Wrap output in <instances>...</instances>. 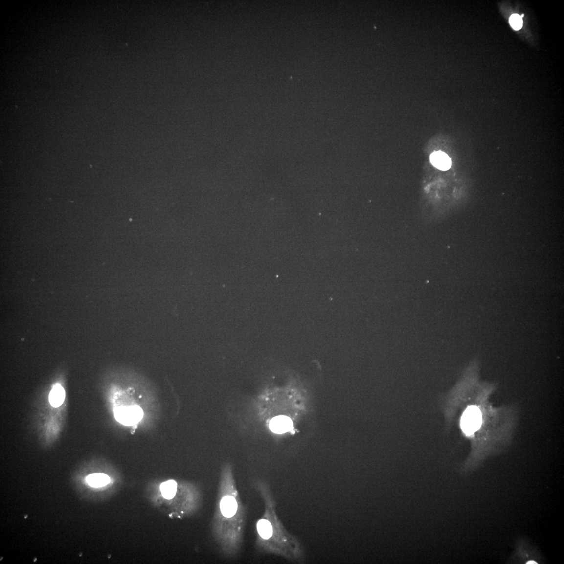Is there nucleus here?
<instances>
[{
  "instance_id": "f257e3e1",
  "label": "nucleus",
  "mask_w": 564,
  "mask_h": 564,
  "mask_svg": "<svg viewBox=\"0 0 564 564\" xmlns=\"http://www.w3.org/2000/svg\"><path fill=\"white\" fill-rule=\"evenodd\" d=\"M482 415L480 409L477 407H468L462 416L461 426L462 430L468 435L474 434L482 426Z\"/></svg>"
},
{
  "instance_id": "f03ea898",
  "label": "nucleus",
  "mask_w": 564,
  "mask_h": 564,
  "mask_svg": "<svg viewBox=\"0 0 564 564\" xmlns=\"http://www.w3.org/2000/svg\"><path fill=\"white\" fill-rule=\"evenodd\" d=\"M144 415L142 409L137 406H121L115 408V419L126 426H133L142 420Z\"/></svg>"
},
{
  "instance_id": "7ed1b4c3",
  "label": "nucleus",
  "mask_w": 564,
  "mask_h": 564,
  "mask_svg": "<svg viewBox=\"0 0 564 564\" xmlns=\"http://www.w3.org/2000/svg\"><path fill=\"white\" fill-rule=\"evenodd\" d=\"M269 427L275 433L283 434L291 429L293 423L288 417L279 416L270 421Z\"/></svg>"
},
{
  "instance_id": "20e7f679",
  "label": "nucleus",
  "mask_w": 564,
  "mask_h": 564,
  "mask_svg": "<svg viewBox=\"0 0 564 564\" xmlns=\"http://www.w3.org/2000/svg\"><path fill=\"white\" fill-rule=\"evenodd\" d=\"M430 159L431 164L442 171H447L451 166V159L443 152L437 151L432 153Z\"/></svg>"
},
{
  "instance_id": "39448f33",
  "label": "nucleus",
  "mask_w": 564,
  "mask_h": 564,
  "mask_svg": "<svg viewBox=\"0 0 564 564\" xmlns=\"http://www.w3.org/2000/svg\"><path fill=\"white\" fill-rule=\"evenodd\" d=\"M220 508L221 513L224 517L227 518L233 517L237 511V501L233 496L224 497L221 501Z\"/></svg>"
},
{
  "instance_id": "423d86ee",
  "label": "nucleus",
  "mask_w": 564,
  "mask_h": 564,
  "mask_svg": "<svg viewBox=\"0 0 564 564\" xmlns=\"http://www.w3.org/2000/svg\"><path fill=\"white\" fill-rule=\"evenodd\" d=\"M66 393L62 386L57 384L53 386L49 394V401L53 407H58L63 404L65 400Z\"/></svg>"
},
{
  "instance_id": "0eeeda50",
  "label": "nucleus",
  "mask_w": 564,
  "mask_h": 564,
  "mask_svg": "<svg viewBox=\"0 0 564 564\" xmlns=\"http://www.w3.org/2000/svg\"><path fill=\"white\" fill-rule=\"evenodd\" d=\"M88 483L95 488L104 486L110 482V478L104 474H94L89 475L87 477Z\"/></svg>"
},
{
  "instance_id": "6e6552de",
  "label": "nucleus",
  "mask_w": 564,
  "mask_h": 564,
  "mask_svg": "<svg viewBox=\"0 0 564 564\" xmlns=\"http://www.w3.org/2000/svg\"><path fill=\"white\" fill-rule=\"evenodd\" d=\"M177 489V483L174 480L166 481L160 485L162 496L167 499H172L175 497Z\"/></svg>"
},
{
  "instance_id": "1a4fd4ad",
  "label": "nucleus",
  "mask_w": 564,
  "mask_h": 564,
  "mask_svg": "<svg viewBox=\"0 0 564 564\" xmlns=\"http://www.w3.org/2000/svg\"><path fill=\"white\" fill-rule=\"evenodd\" d=\"M257 530L259 535L265 539H268L272 535V525L267 520L262 519L258 522Z\"/></svg>"
},
{
  "instance_id": "9d476101",
  "label": "nucleus",
  "mask_w": 564,
  "mask_h": 564,
  "mask_svg": "<svg viewBox=\"0 0 564 564\" xmlns=\"http://www.w3.org/2000/svg\"><path fill=\"white\" fill-rule=\"evenodd\" d=\"M510 24L516 30L520 29L522 26L523 22L522 18L518 14H513L509 19Z\"/></svg>"
}]
</instances>
